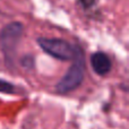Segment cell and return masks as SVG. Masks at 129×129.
Listing matches in <instances>:
<instances>
[{
	"mask_svg": "<svg viewBox=\"0 0 129 129\" xmlns=\"http://www.w3.org/2000/svg\"><path fill=\"white\" fill-rule=\"evenodd\" d=\"M74 62L70 68L67 70L64 76L56 85V91L58 93H68L76 89L80 84L85 76V59L83 50L78 45H75V56L73 58Z\"/></svg>",
	"mask_w": 129,
	"mask_h": 129,
	"instance_id": "6da1fadb",
	"label": "cell"
},
{
	"mask_svg": "<svg viewBox=\"0 0 129 129\" xmlns=\"http://www.w3.org/2000/svg\"><path fill=\"white\" fill-rule=\"evenodd\" d=\"M23 24L19 22H13L7 24L0 31V49L8 63L14 62V57L23 35Z\"/></svg>",
	"mask_w": 129,
	"mask_h": 129,
	"instance_id": "7a4b0ae2",
	"label": "cell"
},
{
	"mask_svg": "<svg viewBox=\"0 0 129 129\" xmlns=\"http://www.w3.org/2000/svg\"><path fill=\"white\" fill-rule=\"evenodd\" d=\"M38 44L45 53L58 60H73L75 56V45L62 39L39 38Z\"/></svg>",
	"mask_w": 129,
	"mask_h": 129,
	"instance_id": "3957f363",
	"label": "cell"
},
{
	"mask_svg": "<svg viewBox=\"0 0 129 129\" xmlns=\"http://www.w3.org/2000/svg\"><path fill=\"white\" fill-rule=\"evenodd\" d=\"M91 66L98 75L104 76L111 70V60L104 52H94L91 56Z\"/></svg>",
	"mask_w": 129,
	"mask_h": 129,
	"instance_id": "277c9868",
	"label": "cell"
},
{
	"mask_svg": "<svg viewBox=\"0 0 129 129\" xmlns=\"http://www.w3.org/2000/svg\"><path fill=\"white\" fill-rule=\"evenodd\" d=\"M14 92H15V86L11 83H9L8 80H5L0 78V93L11 94Z\"/></svg>",
	"mask_w": 129,
	"mask_h": 129,
	"instance_id": "5b68a950",
	"label": "cell"
},
{
	"mask_svg": "<svg viewBox=\"0 0 129 129\" xmlns=\"http://www.w3.org/2000/svg\"><path fill=\"white\" fill-rule=\"evenodd\" d=\"M20 62H22V64L24 67H26V68H29V67H33V64H34V59H33V57L32 56H25L24 58H22V60H20Z\"/></svg>",
	"mask_w": 129,
	"mask_h": 129,
	"instance_id": "8992f818",
	"label": "cell"
},
{
	"mask_svg": "<svg viewBox=\"0 0 129 129\" xmlns=\"http://www.w3.org/2000/svg\"><path fill=\"white\" fill-rule=\"evenodd\" d=\"M78 2L80 4V6H82L83 8L88 9V8H91V7L94 5L95 0H78Z\"/></svg>",
	"mask_w": 129,
	"mask_h": 129,
	"instance_id": "52a82bcc",
	"label": "cell"
}]
</instances>
